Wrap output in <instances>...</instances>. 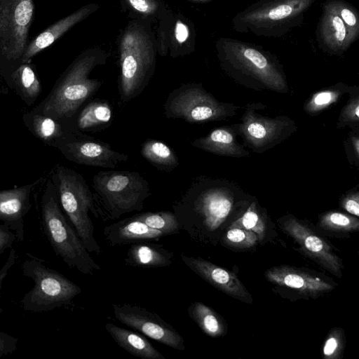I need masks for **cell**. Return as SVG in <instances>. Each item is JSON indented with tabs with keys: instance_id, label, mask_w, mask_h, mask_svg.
I'll return each instance as SVG.
<instances>
[{
	"instance_id": "6da1fadb",
	"label": "cell",
	"mask_w": 359,
	"mask_h": 359,
	"mask_svg": "<svg viewBox=\"0 0 359 359\" xmlns=\"http://www.w3.org/2000/svg\"><path fill=\"white\" fill-rule=\"evenodd\" d=\"M149 22L133 20L121 35L119 94L124 102L144 90L155 71L157 43Z\"/></svg>"
},
{
	"instance_id": "7a4b0ae2",
	"label": "cell",
	"mask_w": 359,
	"mask_h": 359,
	"mask_svg": "<svg viewBox=\"0 0 359 359\" xmlns=\"http://www.w3.org/2000/svg\"><path fill=\"white\" fill-rule=\"evenodd\" d=\"M233 206V198L223 188L207 186L196 180L173 205L180 229L196 238L215 231L225 221Z\"/></svg>"
},
{
	"instance_id": "3957f363",
	"label": "cell",
	"mask_w": 359,
	"mask_h": 359,
	"mask_svg": "<svg viewBox=\"0 0 359 359\" xmlns=\"http://www.w3.org/2000/svg\"><path fill=\"white\" fill-rule=\"evenodd\" d=\"M215 48L219 62L227 72L254 79L273 90L282 92L287 89L278 60L262 46L237 39L219 37Z\"/></svg>"
},
{
	"instance_id": "277c9868",
	"label": "cell",
	"mask_w": 359,
	"mask_h": 359,
	"mask_svg": "<svg viewBox=\"0 0 359 359\" xmlns=\"http://www.w3.org/2000/svg\"><path fill=\"white\" fill-rule=\"evenodd\" d=\"M92 182L99 217L105 220L142 210L151 195L149 182L137 171H100Z\"/></svg>"
},
{
	"instance_id": "5b68a950",
	"label": "cell",
	"mask_w": 359,
	"mask_h": 359,
	"mask_svg": "<svg viewBox=\"0 0 359 359\" xmlns=\"http://www.w3.org/2000/svg\"><path fill=\"white\" fill-rule=\"evenodd\" d=\"M107 53L90 48L78 55L63 74L46 102L43 111L55 118L71 117L101 86L102 82L89 77L97 66L105 64Z\"/></svg>"
},
{
	"instance_id": "8992f818",
	"label": "cell",
	"mask_w": 359,
	"mask_h": 359,
	"mask_svg": "<svg viewBox=\"0 0 359 359\" xmlns=\"http://www.w3.org/2000/svg\"><path fill=\"white\" fill-rule=\"evenodd\" d=\"M316 0H259L236 14L233 29L258 36L280 38L303 23Z\"/></svg>"
},
{
	"instance_id": "52a82bcc",
	"label": "cell",
	"mask_w": 359,
	"mask_h": 359,
	"mask_svg": "<svg viewBox=\"0 0 359 359\" xmlns=\"http://www.w3.org/2000/svg\"><path fill=\"white\" fill-rule=\"evenodd\" d=\"M41 226L55 255L69 268L90 276L100 271V265L67 222L55 194H48L43 198Z\"/></svg>"
},
{
	"instance_id": "ba28073f",
	"label": "cell",
	"mask_w": 359,
	"mask_h": 359,
	"mask_svg": "<svg viewBox=\"0 0 359 359\" xmlns=\"http://www.w3.org/2000/svg\"><path fill=\"white\" fill-rule=\"evenodd\" d=\"M26 255L22 273L32 280L34 285L20 302L25 311L41 313L66 306L81 292L79 285L48 267L43 260L29 253Z\"/></svg>"
},
{
	"instance_id": "9c48e42d",
	"label": "cell",
	"mask_w": 359,
	"mask_h": 359,
	"mask_svg": "<svg viewBox=\"0 0 359 359\" xmlns=\"http://www.w3.org/2000/svg\"><path fill=\"white\" fill-rule=\"evenodd\" d=\"M57 177L60 202L72 226L90 253H100L89 213L99 215L89 187L80 174L62 166L58 167Z\"/></svg>"
},
{
	"instance_id": "30bf717a",
	"label": "cell",
	"mask_w": 359,
	"mask_h": 359,
	"mask_svg": "<svg viewBox=\"0 0 359 359\" xmlns=\"http://www.w3.org/2000/svg\"><path fill=\"white\" fill-rule=\"evenodd\" d=\"M236 107L218 102L201 84L187 83L173 90L164 104L168 118L203 123L225 118L234 114Z\"/></svg>"
},
{
	"instance_id": "8fae6325",
	"label": "cell",
	"mask_w": 359,
	"mask_h": 359,
	"mask_svg": "<svg viewBox=\"0 0 359 359\" xmlns=\"http://www.w3.org/2000/svg\"><path fill=\"white\" fill-rule=\"evenodd\" d=\"M34 15V0H0V57L21 63Z\"/></svg>"
},
{
	"instance_id": "7c38bea8",
	"label": "cell",
	"mask_w": 359,
	"mask_h": 359,
	"mask_svg": "<svg viewBox=\"0 0 359 359\" xmlns=\"http://www.w3.org/2000/svg\"><path fill=\"white\" fill-rule=\"evenodd\" d=\"M115 318L147 337L178 351L185 349L183 337L158 314L140 306L112 304Z\"/></svg>"
},
{
	"instance_id": "4fadbf2b",
	"label": "cell",
	"mask_w": 359,
	"mask_h": 359,
	"mask_svg": "<svg viewBox=\"0 0 359 359\" xmlns=\"http://www.w3.org/2000/svg\"><path fill=\"white\" fill-rule=\"evenodd\" d=\"M64 151L77 163L109 169H114L128 158L127 154L114 150L106 142L86 135L66 143Z\"/></svg>"
},
{
	"instance_id": "5bb4252c",
	"label": "cell",
	"mask_w": 359,
	"mask_h": 359,
	"mask_svg": "<svg viewBox=\"0 0 359 359\" xmlns=\"http://www.w3.org/2000/svg\"><path fill=\"white\" fill-rule=\"evenodd\" d=\"M238 130L254 149H265L280 140L291 128L292 121L286 117L275 118L256 114L251 109L245 111Z\"/></svg>"
},
{
	"instance_id": "9a60e30c",
	"label": "cell",
	"mask_w": 359,
	"mask_h": 359,
	"mask_svg": "<svg viewBox=\"0 0 359 359\" xmlns=\"http://www.w3.org/2000/svg\"><path fill=\"white\" fill-rule=\"evenodd\" d=\"M283 229L299 243L304 252L332 273L341 276L343 266L339 258L332 252L327 242L306 225L291 217L283 222Z\"/></svg>"
},
{
	"instance_id": "2e32d148",
	"label": "cell",
	"mask_w": 359,
	"mask_h": 359,
	"mask_svg": "<svg viewBox=\"0 0 359 359\" xmlns=\"http://www.w3.org/2000/svg\"><path fill=\"white\" fill-rule=\"evenodd\" d=\"M180 258L192 271L215 287L245 303L252 302V296L236 274L201 257L182 253Z\"/></svg>"
},
{
	"instance_id": "e0dca14e",
	"label": "cell",
	"mask_w": 359,
	"mask_h": 359,
	"mask_svg": "<svg viewBox=\"0 0 359 359\" xmlns=\"http://www.w3.org/2000/svg\"><path fill=\"white\" fill-rule=\"evenodd\" d=\"M156 43L157 51L162 56L167 54L168 47L173 57L189 54L194 50V29L182 17L175 19L166 11L161 17Z\"/></svg>"
},
{
	"instance_id": "ac0fdd59",
	"label": "cell",
	"mask_w": 359,
	"mask_h": 359,
	"mask_svg": "<svg viewBox=\"0 0 359 359\" xmlns=\"http://www.w3.org/2000/svg\"><path fill=\"white\" fill-rule=\"evenodd\" d=\"M318 48L332 55H343L352 45L348 31L340 17L322 5V14L316 30Z\"/></svg>"
},
{
	"instance_id": "d6986e66",
	"label": "cell",
	"mask_w": 359,
	"mask_h": 359,
	"mask_svg": "<svg viewBox=\"0 0 359 359\" xmlns=\"http://www.w3.org/2000/svg\"><path fill=\"white\" fill-rule=\"evenodd\" d=\"M264 275L269 281L274 284L311 297L318 296L334 288L332 285L319 277L288 266L270 268Z\"/></svg>"
},
{
	"instance_id": "ffe728a7",
	"label": "cell",
	"mask_w": 359,
	"mask_h": 359,
	"mask_svg": "<svg viewBox=\"0 0 359 359\" xmlns=\"http://www.w3.org/2000/svg\"><path fill=\"white\" fill-rule=\"evenodd\" d=\"M33 185L0 191V220L15 232L18 242L25 239L24 219L31 204Z\"/></svg>"
},
{
	"instance_id": "44dd1931",
	"label": "cell",
	"mask_w": 359,
	"mask_h": 359,
	"mask_svg": "<svg viewBox=\"0 0 359 359\" xmlns=\"http://www.w3.org/2000/svg\"><path fill=\"white\" fill-rule=\"evenodd\" d=\"M99 8L97 4H90L57 21L30 41L22 55L21 64L28 63L37 53L52 45L75 25L86 19Z\"/></svg>"
},
{
	"instance_id": "7402d4cb",
	"label": "cell",
	"mask_w": 359,
	"mask_h": 359,
	"mask_svg": "<svg viewBox=\"0 0 359 359\" xmlns=\"http://www.w3.org/2000/svg\"><path fill=\"white\" fill-rule=\"evenodd\" d=\"M103 233L111 247L158 240L165 236L162 232L148 226L134 215L106 226Z\"/></svg>"
},
{
	"instance_id": "603a6c76",
	"label": "cell",
	"mask_w": 359,
	"mask_h": 359,
	"mask_svg": "<svg viewBox=\"0 0 359 359\" xmlns=\"http://www.w3.org/2000/svg\"><path fill=\"white\" fill-rule=\"evenodd\" d=\"M174 254L163 245L140 241L133 243L124 259L128 266L144 268L167 267L172 265Z\"/></svg>"
},
{
	"instance_id": "cb8c5ba5",
	"label": "cell",
	"mask_w": 359,
	"mask_h": 359,
	"mask_svg": "<svg viewBox=\"0 0 359 359\" xmlns=\"http://www.w3.org/2000/svg\"><path fill=\"white\" fill-rule=\"evenodd\" d=\"M107 332L115 342L130 354L142 359H165L143 336L111 323L105 324Z\"/></svg>"
},
{
	"instance_id": "d4e9b609",
	"label": "cell",
	"mask_w": 359,
	"mask_h": 359,
	"mask_svg": "<svg viewBox=\"0 0 359 359\" xmlns=\"http://www.w3.org/2000/svg\"><path fill=\"white\" fill-rule=\"evenodd\" d=\"M191 144L205 151L221 156L243 157L249 154L238 144L234 133L228 128L215 129L207 135L194 140Z\"/></svg>"
},
{
	"instance_id": "484cf974",
	"label": "cell",
	"mask_w": 359,
	"mask_h": 359,
	"mask_svg": "<svg viewBox=\"0 0 359 359\" xmlns=\"http://www.w3.org/2000/svg\"><path fill=\"white\" fill-rule=\"evenodd\" d=\"M141 154L148 162L161 171H172L180 163L177 156L171 148L156 140H146L142 144Z\"/></svg>"
},
{
	"instance_id": "4316f807",
	"label": "cell",
	"mask_w": 359,
	"mask_h": 359,
	"mask_svg": "<svg viewBox=\"0 0 359 359\" xmlns=\"http://www.w3.org/2000/svg\"><path fill=\"white\" fill-rule=\"evenodd\" d=\"M187 312L202 331L210 337H218L224 334L225 327L222 318L203 303H192L188 307Z\"/></svg>"
},
{
	"instance_id": "83f0119b",
	"label": "cell",
	"mask_w": 359,
	"mask_h": 359,
	"mask_svg": "<svg viewBox=\"0 0 359 359\" xmlns=\"http://www.w3.org/2000/svg\"><path fill=\"white\" fill-rule=\"evenodd\" d=\"M112 111L106 101H94L87 104L81 111L77 126L81 130H92L109 123Z\"/></svg>"
},
{
	"instance_id": "f1b7e54d",
	"label": "cell",
	"mask_w": 359,
	"mask_h": 359,
	"mask_svg": "<svg viewBox=\"0 0 359 359\" xmlns=\"http://www.w3.org/2000/svg\"><path fill=\"white\" fill-rule=\"evenodd\" d=\"M323 6L336 13L345 24L353 44L359 37V12L345 0H326Z\"/></svg>"
},
{
	"instance_id": "f546056e",
	"label": "cell",
	"mask_w": 359,
	"mask_h": 359,
	"mask_svg": "<svg viewBox=\"0 0 359 359\" xmlns=\"http://www.w3.org/2000/svg\"><path fill=\"white\" fill-rule=\"evenodd\" d=\"M134 217L148 226L162 232L165 236L179 233L181 230L173 212H146Z\"/></svg>"
},
{
	"instance_id": "4dcf8cb0",
	"label": "cell",
	"mask_w": 359,
	"mask_h": 359,
	"mask_svg": "<svg viewBox=\"0 0 359 359\" xmlns=\"http://www.w3.org/2000/svg\"><path fill=\"white\" fill-rule=\"evenodd\" d=\"M13 79L28 98H35L41 91L40 82L28 63L21 64L13 72Z\"/></svg>"
},
{
	"instance_id": "1f68e13d",
	"label": "cell",
	"mask_w": 359,
	"mask_h": 359,
	"mask_svg": "<svg viewBox=\"0 0 359 359\" xmlns=\"http://www.w3.org/2000/svg\"><path fill=\"white\" fill-rule=\"evenodd\" d=\"M130 12L137 14L138 18L149 20L161 18L167 11L163 0H121Z\"/></svg>"
},
{
	"instance_id": "d6a6232c",
	"label": "cell",
	"mask_w": 359,
	"mask_h": 359,
	"mask_svg": "<svg viewBox=\"0 0 359 359\" xmlns=\"http://www.w3.org/2000/svg\"><path fill=\"white\" fill-rule=\"evenodd\" d=\"M319 225L329 231L348 232L358 230L359 221L357 218L339 212H329L320 217Z\"/></svg>"
},
{
	"instance_id": "836d02e7",
	"label": "cell",
	"mask_w": 359,
	"mask_h": 359,
	"mask_svg": "<svg viewBox=\"0 0 359 359\" xmlns=\"http://www.w3.org/2000/svg\"><path fill=\"white\" fill-rule=\"evenodd\" d=\"M230 228H240L255 232L257 239L262 241L266 234L265 223L259 214L255 203L248 208L247 211L235 220L230 226Z\"/></svg>"
},
{
	"instance_id": "e575fe53",
	"label": "cell",
	"mask_w": 359,
	"mask_h": 359,
	"mask_svg": "<svg viewBox=\"0 0 359 359\" xmlns=\"http://www.w3.org/2000/svg\"><path fill=\"white\" fill-rule=\"evenodd\" d=\"M341 95V91L337 88H328L313 95L305 105L308 114H316L336 102Z\"/></svg>"
},
{
	"instance_id": "d590c367",
	"label": "cell",
	"mask_w": 359,
	"mask_h": 359,
	"mask_svg": "<svg viewBox=\"0 0 359 359\" xmlns=\"http://www.w3.org/2000/svg\"><path fill=\"white\" fill-rule=\"evenodd\" d=\"M34 129L37 136L43 140H50L61 134L60 126L48 116H36L34 120Z\"/></svg>"
},
{
	"instance_id": "8d00e7d4",
	"label": "cell",
	"mask_w": 359,
	"mask_h": 359,
	"mask_svg": "<svg viewBox=\"0 0 359 359\" xmlns=\"http://www.w3.org/2000/svg\"><path fill=\"white\" fill-rule=\"evenodd\" d=\"M226 242L237 248H250L257 241L256 233L240 228H230L225 236Z\"/></svg>"
},
{
	"instance_id": "74e56055",
	"label": "cell",
	"mask_w": 359,
	"mask_h": 359,
	"mask_svg": "<svg viewBox=\"0 0 359 359\" xmlns=\"http://www.w3.org/2000/svg\"><path fill=\"white\" fill-rule=\"evenodd\" d=\"M342 332L336 329L330 333L326 339L323 353L327 359H334L338 357L342 350Z\"/></svg>"
},
{
	"instance_id": "f35d334b",
	"label": "cell",
	"mask_w": 359,
	"mask_h": 359,
	"mask_svg": "<svg viewBox=\"0 0 359 359\" xmlns=\"http://www.w3.org/2000/svg\"><path fill=\"white\" fill-rule=\"evenodd\" d=\"M359 121V98L352 97L347 104L342 109L338 126H344L349 123H358Z\"/></svg>"
},
{
	"instance_id": "ab89813d",
	"label": "cell",
	"mask_w": 359,
	"mask_h": 359,
	"mask_svg": "<svg viewBox=\"0 0 359 359\" xmlns=\"http://www.w3.org/2000/svg\"><path fill=\"white\" fill-rule=\"evenodd\" d=\"M18 339L0 331V358L12 354L17 350Z\"/></svg>"
},
{
	"instance_id": "60d3db41",
	"label": "cell",
	"mask_w": 359,
	"mask_h": 359,
	"mask_svg": "<svg viewBox=\"0 0 359 359\" xmlns=\"http://www.w3.org/2000/svg\"><path fill=\"white\" fill-rule=\"evenodd\" d=\"M17 241V236L8 225L0 224V254L6 250L11 248Z\"/></svg>"
},
{
	"instance_id": "b9f144b4",
	"label": "cell",
	"mask_w": 359,
	"mask_h": 359,
	"mask_svg": "<svg viewBox=\"0 0 359 359\" xmlns=\"http://www.w3.org/2000/svg\"><path fill=\"white\" fill-rule=\"evenodd\" d=\"M343 208L349 213L359 216V194L358 192L347 196L342 201Z\"/></svg>"
},
{
	"instance_id": "7bdbcfd3",
	"label": "cell",
	"mask_w": 359,
	"mask_h": 359,
	"mask_svg": "<svg viewBox=\"0 0 359 359\" xmlns=\"http://www.w3.org/2000/svg\"><path fill=\"white\" fill-rule=\"evenodd\" d=\"M17 259L16 257V252L14 249L11 248L10 250L9 256L8 257V259L6 262L4 264V265L2 266V268L0 270V290L2 287V283L4 280L5 279L6 276L8 274V271L13 266V265L15 264V260ZM1 295L0 292V314L3 313V309L1 306Z\"/></svg>"
},
{
	"instance_id": "ee69618b",
	"label": "cell",
	"mask_w": 359,
	"mask_h": 359,
	"mask_svg": "<svg viewBox=\"0 0 359 359\" xmlns=\"http://www.w3.org/2000/svg\"><path fill=\"white\" fill-rule=\"evenodd\" d=\"M352 143L353 146V149H355V156L357 158H358L359 155V139L358 137H352Z\"/></svg>"
},
{
	"instance_id": "f6af8a7d",
	"label": "cell",
	"mask_w": 359,
	"mask_h": 359,
	"mask_svg": "<svg viewBox=\"0 0 359 359\" xmlns=\"http://www.w3.org/2000/svg\"><path fill=\"white\" fill-rule=\"evenodd\" d=\"M189 1H197V2H207V1H210L211 0H189Z\"/></svg>"
}]
</instances>
